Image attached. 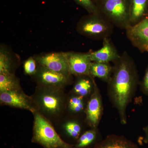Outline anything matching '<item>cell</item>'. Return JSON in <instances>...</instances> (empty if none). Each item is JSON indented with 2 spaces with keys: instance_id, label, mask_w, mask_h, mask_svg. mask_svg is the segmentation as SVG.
<instances>
[{
  "instance_id": "cell-7",
  "label": "cell",
  "mask_w": 148,
  "mask_h": 148,
  "mask_svg": "<svg viewBox=\"0 0 148 148\" xmlns=\"http://www.w3.org/2000/svg\"><path fill=\"white\" fill-rule=\"evenodd\" d=\"M38 65L53 71L72 76L66 52H51L35 56Z\"/></svg>"
},
{
  "instance_id": "cell-8",
  "label": "cell",
  "mask_w": 148,
  "mask_h": 148,
  "mask_svg": "<svg viewBox=\"0 0 148 148\" xmlns=\"http://www.w3.org/2000/svg\"><path fill=\"white\" fill-rule=\"evenodd\" d=\"M127 38L141 52H148V14L138 24L126 29Z\"/></svg>"
},
{
  "instance_id": "cell-15",
  "label": "cell",
  "mask_w": 148,
  "mask_h": 148,
  "mask_svg": "<svg viewBox=\"0 0 148 148\" xmlns=\"http://www.w3.org/2000/svg\"><path fill=\"white\" fill-rule=\"evenodd\" d=\"M148 7V0H130V26L138 24L145 17Z\"/></svg>"
},
{
  "instance_id": "cell-2",
  "label": "cell",
  "mask_w": 148,
  "mask_h": 148,
  "mask_svg": "<svg viewBox=\"0 0 148 148\" xmlns=\"http://www.w3.org/2000/svg\"><path fill=\"white\" fill-rule=\"evenodd\" d=\"M36 110L47 119L61 116L66 108V97L63 89L38 86L32 96Z\"/></svg>"
},
{
  "instance_id": "cell-13",
  "label": "cell",
  "mask_w": 148,
  "mask_h": 148,
  "mask_svg": "<svg viewBox=\"0 0 148 148\" xmlns=\"http://www.w3.org/2000/svg\"><path fill=\"white\" fill-rule=\"evenodd\" d=\"M19 56L5 45L0 47V74H15L20 63Z\"/></svg>"
},
{
  "instance_id": "cell-26",
  "label": "cell",
  "mask_w": 148,
  "mask_h": 148,
  "mask_svg": "<svg viewBox=\"0 0 148 148\" xmlns=\"http://www.w3.org/2000/svg\"><path fill=\"white\" fill-rule=\"evenodd\" d=\"M92 1H93V2L94 3H95H95H96L98 1V0H92Z\"/></svg>"
},
{
  "instance_id": "cell-16",
  "label": "cell",
  "mask_w": 148,
  "mask_h": 148,
  "mask_svg": "<svg viewBox=\"0 0 148 148\" xmlns=\"http://www.w3.org/2000/svg\"><path fill=\"white\" fill-rule=\"evenodd\" d=\"M95 82L91 76H78L73 88L74 94L85 98L93 90Z\"/></svg>"
},
{
  "instance_id": "cell-9",
  "label": "cell",
  "mask_w": 148,
  "mask_h": 148,
  "mask_svg": "<svg viewBox=\"0 0 148 148\" xmlns=\"http://www.w3.org/2000/svg\"><path fill=\"white\" fill-rule=\"evenodd\" d=\"M2 105L27 110L34 113L36 111L32 97L26 95L22 89L0 92Z\"/></svg>"
},
{
  "instance_id": "cell-25",
  "label": "cell",
  "mask_w": 148,
  "mask_h": 148,
  "mask_svg": "<svg viewBox=\"0 0 148 148\" xmlns=\"http://www.w3.org/2000/svg\"><path fill=\"white\" fill-rule=\"evenodd\" d=\"M144 130L145 133L144 142L146 144H148V125L144 128Z\"/></svg>"
},
{
  "instance_id": "cell-17",
  "label": "cell",
  "mask_w": 148,
  "mask_h": 148,
  "mask_svg": "<svg viewBox=\"0 0 148 148\" xmlns=\"http://www.w3.org/2000/svg\"><path fill=\"white\" fill-rule=\"evenodd\" d=\"M113 67L110 63L92 62L90 68V75L108 82L112 73Z\"/></svg>"
},
{
  "instance_id": "cell-10",
  "label": "cell",
  "mask_w": 148,
  "mask_h": 148,
  "mask_svg": "<svg viewBox=\"0 0 148 148\" xmlns=\"http://www.w3.org/2000/svg\"><path fill=\"white\" fill-rule=\"evenodd\" d=\"M103 113V105L100 91L95 83L85 109L88 124L92 128L98 126Z\"/></svg>"
},
{
  "instance_id": "cell-6",
  "label": "cell",
  "mask_w": 148,
  "mask_h": 148,
  "mask_svg": "<svg viewBox=\"0 0 148 148\" xmlns=\"http://www.w3.org/2000/svg\"><path fill=\"white\" fill-rule=\"evenodd\" d=\"M32 77L38 86L61 89H64L72 79V76L51 71L39 65L36 72Z\"/></svg>"
},
{
  "instance_id": "cell-19",
  "label": "cell",
  "mask_w": 148,
  "mask_h": 148,
  "mask_svg": "<svg viewBox=\"0 0 148 148\" xmlns=\"http://www.w3.org/2000/svg\"><path fill=\"white\" fill-rule=\"evenodd\" d=\"M98 138L96 128L87 130L80 136L74 145V148H88L95 144Z\"/></svg>"
},
{
  "instance_id": "cell-14",
  "label": "cell",
  "mask_w": 148,
  "mask_h": 148,
  "mask_svg": "<svg viewBox=\"0 0 148 148\" xmlns=\"http://www.w3.org/2000/svg\"><path fill=\"white\" fill-rule=\"evenodd\" d=\"M92 148H139L135 143L122 136L108 135Z\"/></svg>"
},
{
  "instance_id": "cell-24",
  "label": "cell",
  "mask_w": 148,
  "mask_h": 148,
  "mask_svg": "<svg viewBox=\"0 0 148 148\" xmlns=\"http://www.w3.org/2000/svg\"><path fill=\"white\" fill-rule=\"evenodd\" d=\"M142 89L144 93L148 95V66L142 81Z\"/></svg>"
},
{
  "instance_id": "cell-18",
  "label": "cell",
  "mask_w": 148,
  "mask_h": 148,
  "mask_svg": "<svg viewBox=\"0 0 148 148\" xmlns=\"http://www.w3.org/2000/svg\"><path fill=\"white\" fill-rule=\"evenodd\" d=\"M21 89L19 79L15 74H0V92Z\"/></svg>"
},
{
  "instance_id": "cell-1",
  "label": "cell",
  "mask_w": 148,
  "mask_h": 148,
  "mask_svg": "<svg viewBox=\"0 0 148 148\" xmlns=\"http://www.w3.org/2000/svg\"><path fill=\"white\" fill-rule=\"evenodd\" d=\"M114 63L112 76L108 82L109 92L117 109L121 122L125 124L126 108L138 85V71L134 60L126 51Z\"/></svg>"
},
{
  "instance_id": "cell-22",
  "label": "cell",
  "mask_w": 148,
  "mask_h": 148,
  "mask_svg": "<svg viewBox=\"0 0 148 148\" xmlns=\"http://www.w3.org/2000/svg\"><path fill=\"white\" fill-rule=\"evenodd\" d=\"M38 66V63L34 57H29L23 64L24 73L32 76L36 72Z\"/></svg>"
},
{
  "instance_id": "cell-5",
  "label": "cell",
  "mask_w": 148,
  "mask_h": 148,
  "mask_svg": "<svg viewBox=\"0 0 148 148\" xmlns=\"http://www.w3.org/2000/svg\"><path fill=\"white\" fill-rule=\"evenodd\" d=\"M95 5L99 13L114 27L126 30L130 26V0H98Z\"/></svg>"
},
{
  "instance_id": "cell-21",
  "label": "cell",
  "mask_w": 148,
  "mask_h": 148,
  "mask_svg": "<svg viewBox=\"0 0 148 148\" xmlns=\"http://www.w3.org/2000/svg\"><path fill=\"white\" fill-rule=\"evenodd\" d=\"M67 104L69 110L73 113H79L86 109L84 98L75 94L67 100Z\"/></svg>"
},
{
  "instance_id": "cell-12",
  "label": "cell",
  "mask_w": 148,
  "mask_h": 148,
  "mask_svg": "<svg viewBox=\"0 0 148 148\" xmlns=\"http://www.w3.org/2000/svg\"><path fill=\"white\" fill-rule=\"evenodd\" d=\"M88 52L92 62L114 63L119 59L121 56L116 48L109 38L103 40V46L99 50Z\"/></svg>"
},
{
  "instance_id": "cell-23",
  "label": "cell",
  "mask_w": 148,
  "mask_h": 148,
  "mask_svg": "<svg viewBox=\"0 0 148 148\" xmlns=\"http://www.w3.org/2000/svg\"><path fill=\"white\" fill-rule=\"evenodd\" d=\"M77 4L86 10L88 14L99 13L96 5L92 0H73Z\"/></svg>"
},
{
  "instance_id": "cell-11",
  "label": "cell",
  "mask_w": 148,
  "mask_h": 148,
  "mask_svg": "<svg viewBox=\"0 0 148 148\" xmlns=\"http://www.w3.org/2000/svg\"><path fill=\"white\" fill-rule=\"evenodd\" d=\"M69 70L71 75L76 76H90V68L92 61L89 52H66Z\"/></svg>"
},
{
  "instance_id": "cell-20",
  "label": "cell",
  "mask_w": 148,
  "mask_h": 148,
  "mask_svg": "<svg viewBox=\"0 0 148 148\" xmlns=\"http://www.w3.org/2000/svg\"><path fill=\"white\" fill-rule=\"evenodd\" d=\"M64 132L67 137L73 140H78L82 131V127L78 122L75 121H67L63 126Z\"/></svg>"
},
{
  "instance_id": "cell-3",
  "label": "cell",
  "mask_w": 148,
  "mask_h": 148,
  "mask_svg": "<svg viewBox=\"0 0 148 148\" xmlns=\"http://www.w3.org/2000/svg\"><path fill=\"white\" fill-rule=\"evenodd\" d=\"M34 115L32 142L44 148H74V145L64 141L48 120L37 111Z\"/></svg>"
},
{
  "instance_id": "cell-4",
  "label": "cell",
  "mask_w": 148,
  "mask_h": 148,
  "mask_svg": "<svg viewBox=\"0 0 148 148\" xmlns=\"http://www.w3.org/2000/svg\"><path fill=\"white\" fill-rule=\"evenodd\" d=\"M114 26L100 13L88 14L77 23L76 30L84 36L95 40H103L113 33Z\"/></svg>"
}]
</instances>
